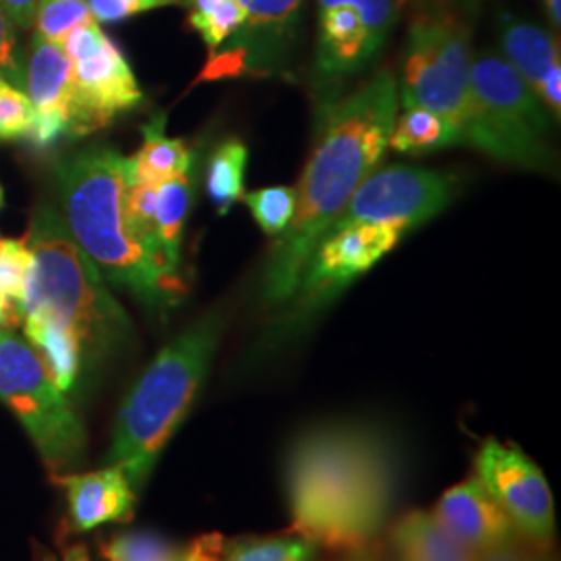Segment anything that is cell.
I'll use <instances>...</instances> for the list:
<instances>
[{
    "mask_svg": "<svg viewBox=\"0 0 561 561\" xmlns=\"http://www.w3.org/2000/svg\"><path fill=\"white\" fill-rule=\"evenodd\" d=\"M400 443L379 424L331 421L304 428L285 458L291 535L358 551L381 535L400 497Z\"/></svg>",
    "mask_w": 561,
    "mask_h": 561,
    "instance_id": "1",
    "label": "cell"
},
{
    "mask_svg": "<svg viewBox=\"0 0 561 561\" xmlns=\"http://www.w3.org/2000/svg\"><path fill=\"white\" fill-rule=\"evenodd\" d=\"M398 108V78L381 69L347 92L317 127L319 138L296 187V215L262 266L261 300L271 310L294 296L310 254L381 162Z\"/></svg>",
    "mask_w": 561,
    "mask_h": 561,
    "instance_id": "2",
    "label": "cell"
},
{
    "mask_svg": "<svg viewBox=\"0 0 561 561\" xmlns=\"http://www.w3.org/2000/svg\"><path fill=\"white\" fill-rule=\"evenodd\" d=\"M65 225L102 279L129 291L144 308L169 312L187 285L180 268L144 245L125 219L127 159L106 146H90L57 171Z\"/></svg>",
    "mask_w": 561,
    "mask_h": 561,
    "instance_id": "3",
    "label": "cell"
},
{
    "mask_svg": "<svg viewBox=\"0 0 561 561\" xmlns=\"http://www.w3.org/2000/svg\"><path fill=\"white\" fill-rule=\"evenodd\" d=\"M225 327L221 308L190 324L162 347L121 403L108 463L123 468L136 491L198 400Z\"/></svg>",
    "mask_w": 561,
    "mask_h": 561,
    "instance_id": "4",
    "label": "cell"
},
{
    "mask_svg": "<svg viewBox=\"0 0 561 561\" xmlns=\"http://www.w3.org/2000/svg\"><path fill=\"white\" fill-rule=\"evenodd\" d=\"M23 241L32 252V266L21 317H41L69 329L80 340L83 358L104 360L131 345L134 324L53 206L42 204L34 213Z\"/></svg>",
    "mask_w": 561,
    "mask_h": 561,
    "instance_id": "5",
    "label": "cell"
},
{
    "mask_svg": "<svg viewBox=\"0 0 561 561\" xmlns=\"http://www.w3.org/2000/svg\"><path fill=\"white\" fill-rule=\"evenodd\" d=\"M470 88L461 144L518 169L551 171V113L516 69L503 57L482 53L470 62Z\"/></svg>",
    "mask_w": 561,
    "mask_h": 561,
    "instance_id": "6",
    "label": "cell"
},
{
    "mask_svg": "<svg viewBox=\"0 0 561 561\" xmlns=\"http://www.w3.org/2000/svg\"><path fill=\"white\" fill-rule=\"evenodd\" d=\"M470 62L468 30L454 9L443 0H419L401 62V106L437 113L460 138L461 121L472 96Z\"/></svg>",
    "mask_w": 561,
    "mask_h": 561,
    "instance_id": "7",
    "label": "cell"
},
{
    "mask_svg": "<svg viewBox=\"0 0 561 561\" xmlns=\"http://www.w3.org/2000/svg\"><path fill=\"white\" fill-rule=\"evenodd\" d=\"M0 401L18 416L53 472L83 458L85 428L53 381L38 350L11 329H0Z\"/></svg>",
    "mask_w": 561,
    "mask_h": 561,
    "instance_id": "8",
    "label": "cell"
},
{
    "mask_svg": "<svg viewBox=\"0 0 561 561\" xmlns=\"http://www.w3.org/2000/svg\"><path fill=\"white\" fill-rule=\"evenodd\" d=\"M319 34L310 71L317 127L381 57L400 20V0H317Z\"/></svg>",
    "mask_w": 561,
    "mask_h": 561,
    "instance_id": "9",
    "label": "cell"
},
{
    "mask_svg": "<svg viewBox=\"0 0 561 561\" xmlns=\"http://www.w3.org/2000/svg\"><path fill=\"white\" fill-rule=\"evenodd\" d=\"M403 236L405 231L398 225L375 222L331 229L306 262L294 296L275 310L266 343L301 335L354 280L370 273Z\"/></svg>",
    "mask_w": 561,
    "mask_h": 561,
    "instance_id": "10",
    "label": "cell"
},
{
    "mask_svg": "<svg viewBox=\"0 0 561 561\" xmlns=\"http://www.w3.org/2000/svg\"><path fill=\"white\" fill-rule=\"evenodd\" d=\"M456 183L458 180L451 173L408 164L373 171L329 231L356 222L398 225L410 231L442 215L456 196Z\"/></svg>",
    "mask_w": 561,
    "mask_h": 561,
    "instance_id": "11",
    "label": "cell"
},
{
    "mask_svg": "<svg viewBox=\"0 0 561 561\" xmlns=\"http://www.w3.org/2000/svg\"><path fill=\"white\" fill-rule=\"evenodd\" d=\"M474 477L500 503L522 541L549 551L556 537V503L541 468L518 445L486 439L474 456Z\"/></svg>",
    "mask_w": 561,
    "mask_h": 561,
    "instance_id": "12",
    "label": "cell"
},
{
    "mask_svg": "<svg viewBox=\"0 0 561 561\" xmlns=\"http://www.w3.org/2000/svg\"><path fill=\"white\" fill-rule=\"evenodd\" d=\"M245 13L240 30L213 55L201 80L283 76L298 46L304 0H238Z\"/></svg>",
    "mask_w": 561,
    "mask_h": 561,
    "instance_id": "13",
    "label": "cell"
},
{
    "mask_svg": "<svg viewBox=\"0 0 561 561\" xmlns=\"http://www.w3.org/2000/svg\"><path fill=\"white\" fill-rule=\"evenodd\" d=\"M73 62L69 134L90 136L144 99L140 83L119 46L108 36Z\"/></svg>",
    "mask_w": 561,
    "mask_h": 561,
    "instance_id": "14",
    "label": "cell"
},
{
    "mask_svg": "<svg viewBox=\"0 0 561 561\" xmlns=\"http://www.w3.org/2000/svg\"><path fill=\"white\" fill-rule=\"evenodd\" d=\"M431 514L472 553L522 541L516 526L477 477L447 489Z\"/></svg>",
    "mask_w": 561,
    "mask_h": 561,
    "instance_id": "15",
    "label": "cell"
},
{
    "mask_svg": "<svg viewBox=\"0 0 561 561\" xmlns=\"http://www.w3.org/2000/svg\"><path fill=\"white\" fill-rule=\"evenodd\" d=\"M67 493L69 516L76 530L88 533L102 524L129 522L136 505V489L119 466L55 477Z\"/></svg>",
    "mask_w": 561,
    "mask_h": 561,
    "instance_id": "16",
    "label": "cell"
},
{
    "mask_svg": "<svg viewBox=\"0 0 561 561\" xmlns=\"http://www.w3.org/2000/svg\"><path fill=\"white\" fill-rule=\"evenodd\" d=\"M222 545L219 533L175 541L154 530H127L104 542L101 553L104 561H219Z\"/></svg>",
    "mask_w": 561,
    "mask_h": 561,
    "instance_id": "17",
    "label": "cell"
},
{
    "mask_svg": "<svg viewBox=\"0 0 561 561\" xmlns=\"http://www.w3.org/2000/svg\"><path fill=\"white\" fill-rule=\"evenodd\" d=\"M23 85L36 111H57L69 123L73 62L59 42L46 41L41 34L32 38Z\"/></svg>",
    "mask_w": 561,
    "mask_h": 561,
    "instance_id": "18",
    "label": "cell"
},
{
    "mask_svg": "<svg viewBox=\"0 0 561 561\" xmlns=\"http://www.w3.org/2000/svg\"><path fill=\"white\" fill-rule=\"evenodd\" d=\"M503 59L539 96L542 81L561 69L560 44L549 30L522 20H505L500 32Z\"/></svg>",
    "mask_w": 561,
    "mask_h": 561,
    "instance_id": "19",
    "label": "cell"
},
{
    "mask_svg": "<svg viewBox=\"0 0 561 561\" xmlns=\"http://www.w3.org/2000/svg\"><path fill=\"white\" fill-rule=\"evenodd\" d=\"M391 553L393 561H474V553L424 510L405 514L393 526Z\"/></svg>",
    "mask_w": 561,
    "mask_h": 561,
    "instance_id": "20",
    "label": "cell"
},
{
    "mask_svg": "<svg viewBox=\"0 0 561 561\" xmlns=\"http://www.w3.org/2000/svg\"><path fill=\"white\" fill-rule=\"evenodd\" d=\"M164 115H154L141 127L144 144L127 159V181L159 185L162 181L192 171L194 152L178 138H167Z\"/></svg>",
    "mask_w": 561,
    "mask_h": 561,
    "instance_id": "21",
    "label": "cell"
},
{
    "mask_svg": "<svg viewBox=\"0 0 561 561\" xmlns=\"http://www.w3.org/2000/svg\"><path fill=\"white\" fill-rule=\"evenodd\" d=\"M23 331L27 341L38 350L50 377L62 393H67L80 375L83 350L69 329L41 317H23Z\"/></svg>",
    "mask_w": 561,
    "mask_h": 561,
    "instance_id": "22",
    "label": "cell"
},
{
    "mask_svg": "<svg viewBox=\"0 0 561 561\" xmlns=\"http://www.w3.org/2000/svg\"><path fill=\"white\" fill-rule=\"evenodd\" d=\"M451 146H460L458 131L437 113L421 106L403 108V113L393 121L387 141V148L412 157Z\"/></svg>",
    "mask_w": 561,
    "mask_h": 561,
    "instance_id": "23",
    "label": "cell"
},
{
    "mask_svg": "<svg viewBox=\"0 0 561 561\" xmlns=\"http://www.w3.org/2000/svg\"><path fill=\"white\" fill-rule=\"evenodd\" d=\"M192 201H194L192 171L159 183L157 208H154V231L164 256L175 266H180L181 240H183V229L192 208Z\"/></svg>",
    "mask_w": 561,
    "mask_h": 561,
    "instance_id": "24",
    "label": "cell"
},
{
    "mask_svg": "<svg viewBox=\"0 0 561 561\" xmlns=\"http://www.w3.org/2000/svg\"><path fill=\"white\" fill-rule=\"evenodd\" d=\"M248 148L241 140L221 141L206 164V194L219 215H227L243 196Z\"/></svg>",
    "mask_w": 561,
    "mask_h": 561,
    "instance_id": "25",
    "label": "cell"
},
{
    "mask_svg": "<svg viewBox=\"0 0 561 561\" xmlns=\"http://www.w3.org/2000/svg\"><path fill=\"white\" fill-rule=\"evenodd\" d=\"M319 545L300 535L225 541L219 561H314Z\"/></svg>",
    "mask_w": 561,
    "mask_h": 561,
    "instance_id": "26",
    "label": "cell"
},
{
    "mask_svg": "<svg viewBox=\"0 0 561 561\" xmlns=\"http://www.w3.org/2000/svg\"><path fill=\"white\" fill-rule=\"evenodd\" d=\"M266 236H280L296 215V187L273 185L241 196Z\"/></svg>",
    "mask_w": 561,
    "mask_h": 561,
    "instance_id": "27",
    "label": "cell"
},
{
    "mask_svg": "<svg viewBox=\"0 0 561 561\" xmlns=\"http://www.w3.org/2000/svg\"><path fill=\"white\" fill-rule=\"evenodd\" d=\"M94 20L88 0H41L36 11V34L50 42H62L65 36Z\"/></svg>",
    "mask_w": 561,
    "mask_h": 561,
    "instance_id": "28",
    "label": "cell"
},
{
    "mask_svg": "<svg viewBox=\"0 0 561 561\" xmlns=\"http://www.w3.org/2000/svg\"><path fill=\"white\" fill-rule=\"evenodd\" d=\"M36 108L25 92L0 80V141L27 140Z\"/></svg>",
    "mask_w": 561,
    "mask_h": 561,
    "instance_id": "29",
    "label": "cell"
},
{
    "mask_svg": "<svg viewBox=\"0 0 561 561\" xmlns=\"http://www.w3.org/2000/svg\"><path fill=\"white\" fill-rule=\"evenodd\" d=\"M30 266L32 252L25 245V241L4 240L0 250V298L15 306L20 312Z\"/></svg>",
    "mask_w": 561,
    "mask_h": 561,
    "instance_id": "30",
    "label": "cell"
},
{
    "mask_svg": "<svg viewBox=\"0 0 561 561\" xmlns=\"http://www.w3.org/2000/svg\"><path fill=\"white\" fill-rule=\"evenodd\" d=\"M245 21V13L238 0H219L210 13L206 15H190L192 27L206 42L210 50L221 48Z\"/></svg>",
    "mask_w": 561,
    "mask_h": 561,
    "instance_id": "31",
    "label": "cell"
},
{
    "mask_svg": "<svg viewBox=\"0 0 561 561\" xmlns=\"http://www.w3.org/2000/svg\"><path fill=\"white\" fill-rule=\"evenodd\" d=\"M0 80L9 81L20 90L25 80V67L21 60L18 38L11 21L7 20L2 9H0Z\"/></svg>",
    "mask_w": 561,
    "mask_h": 561,
    "instance_id": "32",
    "label": "cell"
},
{
    "mask_svg": "<svg viewBox=\"0 0 561 561\" xmlns=\"http://www.w3.org/2000/svg\"><path fill=\"white\" fill-rule=\"evenodd\" d=\"M90 11L99 23H117L144 11H152L164 4H173L171 0H88Z\"/></svg>",
    "mask_w": 561,
    "mask_h": 561,
    "instance_id": "33",
    "label": "cell"
},
{
    "mask_svg": "<svg viewBox=\"0 0 561 561\" xmlns=\"http://www.w3.org/2000/svg\"><path fill=\"white\" fill-rule=\"evenodd\" d=\"M474 561H556L549 551L537 549L526 541L507 542L474 553Z\"/></svg>",
    "mask_w": 561,
    "mask_h": 561,
    "instance_id": "34",
    "label": "cell"
},
{
    "mask_svg": "<svg viewBox=\"0 0 561 561\" xmlns=\"http://www.w3.org/2000/svg\"><path fill=\"white\" fill-rule=\"evenodd\" d=\"M69 134V123L62 113L57 111H36L34 125L27 140L36 146H50L55 141Z\"/></svg>",
    "mask_w": 561,
    "mask_h": 561,
    "instance_id": "35",
    "label": "cell"
},
{
    "mask_svg": "<svg viewBox=\"0 0 561 561\" xmlns=\"http://www.w3.org/2000/svg\"><path fill=\"white\" fill-rule=\"evenodd\" d=\"M41 0H0V9L11 21V25L20 30H30L36 20Z\"/></svg>",
    "mask_w": 561,
    "mask_h": 561,
    "instance_id": "36",
    "label": "cell"
},
{
    "mask_svg": "<svg viewBox=\"0 0 561 561\" xmlns=\"http://www.w3.org/2000/svg\"><path fill=\"white\" fill-rule=\"evenodd\" d=\"M21 322V312L9 301L0 300V329H11Z\"/></svg>",
    "mask_w": 561,
    "mask_h": 561,
    "instance_id": "37",
    "label": "cell"
},
{
    "mask_svg": "<svg viewBox=\"0 0 561 561\" xmlns=\"http://www.w3.org/2000/svg\"><path fill=\"white\" fill-rule=\"evenodd\" d=\"M343 561H389L381 553L370 551V547H362L358 551H350V556Z\"/></svg>",
    "mask_w": 561,
    "mask_h": 561,
    "instance_id": "38",
    "label": "cell"
},
{
    "mask_svg": "<svg viewBox=\"0 0 561 561\" xmlns=\"http://www.w3.org/2000/svg\"><path fill=\"white\" fill-rule=\"evenodd\" d=\"M219 0H185V4L192 7V13L190 15H206L213 11V7L217 4Z\"/></svg>",
    "mask_w": 561,
    "mask_h": 561,
    "instance_id": "39",
    "label": "cell"
},
{
    "mask_svg": "<svg viewBox=\"0 0 561 561\" xmlns=\"http://www.w3.org/2000/svg\"><path fill=\"white\" fill-rule=\"evenodd\" d=\"M545 2V9H547V15L549 21L553 23V27H560L561 25V0H542Z\"/></svg>",
    "mask_w": 561,
    "mask_h": 561,
    "instance_id": "40",
    "label": "cell"
},
{
    "mask_svg": "<svg viewBox=\"0 0 561 561\" xmlns=\"http://www.w3.org/2000/svg\"><path fill=\"white\" fill-rule=\"evenodd\" d=\"M65 561H90V558H88L85 547L76 545V547H71V549L65 551Z\"/></svg>",
    "mask_w": 561,
    "mask_h": 561,
    "instance_id": "41",
    "label": "cell"
},
{
    "mask_svg": "<svg viewBox=\"0 0 561 561\" xmlns=\"http://www.w3.org/2000/svg\"><path fill=\"white\" fill-rule=\"evenodd\" d=\"M0 206H2V187H0Z\"/></svg>",
    "mask_w": 561,
    "mask_h": 561,
    "instance_id": "42",
    "label": "cell"
},
{
    "mask_svg": "<svg viewBox=\"0 0 561 561\" xmlns=\"http://www.w3.org/2000/svg\"><path fill=\"white\" fill-rule=\"evenodd\" d=\"M2 243H4V240H2V238H0V250H2Z\"/></svg>",
    "mask_w": 561,
    "mask_h": 561,
    "instance_id": "43",
    "label": "cell"
},
{
    "mask_svg": "<svg viewBox=\"0 0 561 561\" xmlns=\"http://www.w3.org/2000/svg\"><path fill=\"white\" fill-rule=\"evenodd\" d=\"M171 2H181V0H171Z\"/></svg>",
    "mask_w": 561,
    "mask_h": 561,
    "instance_id": "44",
    "label": "cell"
},
{
    "mask_svg": "<svg viewBox=\"0 0 561 561\" xmlns=\"http://www.w3.org/2000/svg\"><path fill=\"white\" fill-rule=\"evenodd\" d=\"M181 2H185V0H181Z\"/></svg>",
    "mask_w": 561,
    "mask_h": 561,
    "instance_id": "45",
    "label": "cell"
},
{
    "mask_svg": "<svg viewBox=\"0 0 561 561\" xmlns=\"http://www.w3.org/2000/svg\"><path fill=\"white\" fill-rule=\"evenodd\" d=\"M443 2H447V0H443Z\"/></svg>",
    "mask_w": 561,
    "mask_h": 561,
    "instance_id": "46",
    "label": "cell"
},
{
    "mask_svg": "<svg viewBox=\"0 0 561 561\" xmlns=\"http://www.w3.org/2000/svg\"><path fill=\"white\" fill-rule=\"evenodd\" d=\"M48 561H55V560H48Z\"/></svg>",
    "mask_w": 561,
    "mask_h": 561,
    "instance_id": "47",
    "label": "cell"
}]
</instances>
